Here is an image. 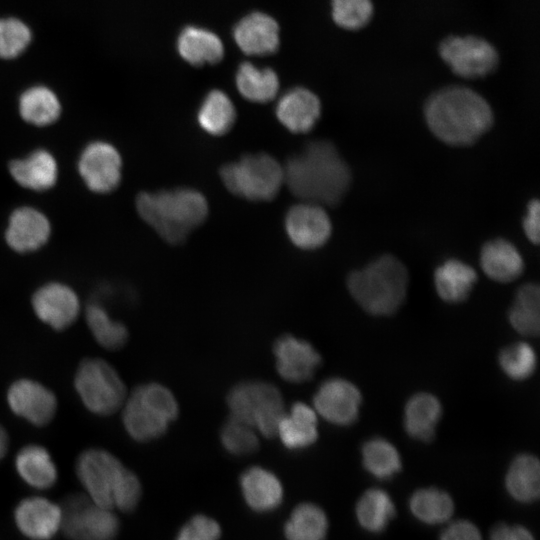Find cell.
Listing matches in <instances>:
<instances>
[{
    "instance_id": "cell-1",
    "label": "cell",
    "mask_w": 540,
    "mask_h": 540,
    "mask_svg": "<svg viewBox=\"0 0 540 540\" xmlns=\"http://www.w3.org/2000/svg\"><path fill=\"white\" fill-rule=\"evenodd\" d=\"M284 182L304 202L334 205L346 193L351 173L336 147L324 140L312 141L292 155L283 168Z\"/></svg>"
},
{
    "instance_id": "cell-2",
    "label": "cell",
    "mask_w": 540,
    "mask_h": 540,
    "mask_svg": "<svg viewBox=\"0 0 540 540\" xmlns=\"http://www.w3.org/2000/svg\"><path fill=\"white\" fill-rule=\"evenodd\" d=\"M425 118L430 130L443 142L464 146L475 142L492 125L488 102L477 92L450 86L435 92L426 102Z\"/></svg>"
},
{
    "instance_id": "cell-3",
    "label": "cell",
    "mask_w": 540,
    "mask_h": 540,
    "mask_svg": "<svg viewBox=\"0 0 540 540\" xmlns=\"http://www.w3.org/2000/svg\"><path fill=\"white\" fill-rule=\"evenodd\" d=\"M75 472L85 494L101 507L129 512L138 505L142 493L138 477L110 452L84 450L77 457Z\"/></svg>"
},
{
    "instance_id": "cell-4",
    "label": "cell",
    "mask_w": 540,
    "mask_h": 540,
    "mask_svg": "<svg viewBox=\"0 0 540 540\" xmlns=\"http://www.w3.org/2000/svg\"><path fill=\"white\" fill-rule=\"evenodd\" d=\"M136 208L162 239L174 245L184 242L208 215L205 196L188 187L142 191L136 197Z\"/></svg>"
},
{
    "instance_id": "cell-5",
    "label": "cell",
    "mask_w": 540,
    "mask_h": 540,
    "mask_svg": "<svg viewBox=\"0 0 540 540\" xmlns=\"http://www.w3.org/2000/svg\"><path fill=\"white\" fill-rule=\"evenodd\" d=\"M408 286L404 265L394 256L383 255L364 268L353 271L347 287L355 301L368 313L385 316L398 310Z\"/></svg>"
},
{
    "instance_id": "cell-6",
    "label": "cell",
    "mask_w": 540,
    "mask_h": 540,
    "mask_svg": "<svg viewBox=\"0 0 540 540\" xmlns=\"http://www.w3.org/2000/svg\"><path fill=\"white\" fill-rule=\"evenodd\" d=\"M123 406V425L130 437L140 442L163 435L179 409L172 392L158 383L137 386Z\"/></svg>"
},
{
    "instance_id": "cell-7",
    "label": "cell",
    "mask_w": 540,
    "mask_h": 540,
    "mask_svg": "<svg viewBox=\"0 0 540 540\" xmlns=\"http://www.w3.org/2000/svg\"><path fill=\"white\" fill-rule=\"evenodd\" d=\"M231 418L236 419L271 438L285 414L283 397L271 383L247 380L233 386L227 395Z\"/></svg>"
},
{
    "instance_id": "cell-8",
    "label": "cell",
    "mask_w": 540,
    "mask_h": 540,
    "mask_svg": "<svg viewBox=\"0 0 540 540\" xmlns=\"http://www.w3.org/2000/svg\"><path fill=\"white\" fill-rule=\"evenodd\" d=\"M225 186L249 200H271L284 182L283 167L265 152L247 153L220 168Z\"/></svg>"
},
{
    "instance_id": "cell-9",
    "label": "cell",
    "mask_w": 540,
    "mask_h": 540,
    "mask_svg": "<svg viewBox=\"0 0 540 540\" xmlns=\"http://www.w3.org/2000/svg\"><path fill=\"white\" fill-rule=\"evenodd\" d=\"M74 387L83 405L96 415H110L126 400L124 382L115 368L103 359L82 360L74 375Z\"/></svg>"
},
{
    "instance_id": "cell-10",
    "label": "cell",
    "mask_w": 540,
    "mask_h": 540,
    "mask_svg": "<svg viewBox=\"0 0 540 540\" xmlns=\"http://www.w3.org/2000/svg\"><path fill=\"white\" fill-rule=\"evenodd\" d=\"M61 531L69 540H114L119 520L112 510L93 502L85 493L68 495L61 503Z\"/></svg>"
},
{
    "instance_id": "cell-11",
    "label": "cell",
    "mask_w": 540,
    "mask_h": 540,
    "mask_svg": "<svg viewBox=\"0 0 540 540\" xmlns=\"http://www.w3.org/2000/svg\"><path fill=\"white\" fill-rule=\"evenodd\" d=\"M439 52L454 73L466 78L485 76L498 63L494 46L476 36L448 37L440 44Z\"/></svg>"
},
{
    "instance_id": "cell-12",
    "label": "cell",
    "mask_w": 540,
    "mask_h": 540,
    "mask_svg": "<svg viewBox=\"0 0 540 540\" xmlns=\"http://www.w3.org/2000/svg\"><path fill=\"white\" fill-rule=\"evenodd\" d=\"M6 400L10 410L31 425H48L55 417L58 401L52 390L41 382L20 378L9 386Z\"/></svg>"
},
{
    "instance_id": "cell-13",
    "label": "cell",
    "mask_w": 540,
    "mask_h": 540,
    "mask_svg": "<svg viewBox=\"0 0 540 540\" xmlns=\"http://www.w3.org/2000/svg\"><path fill=\"white\" fill-rule=\"evenodd\" d=\"M361 402V393L353 383L333 377L318 387L313 397V408L329 423L349 426L357 420Z\"/></svg>"
},
{
    "instance_id": "cell-14",
    "label": "cell",
    "mask_w": 540,
    "mask_h": 540,
    "mask_svg": "<svg viewBox=\"0 0 540 540\" xmlns=\"http://www.w3.org/2000/svg\"><path fill=\"white\" fill-rule=\"evenodd\" d=\"M31 305L37 318L57 331L70 327L81 309L74 289L59 281L38 287L32 295Z\"/></svg>"
},
{
    "instance_id": "cell-15",
    "label": "cell",
    "mask_w": 540,
    "mask_h": 540,
    "mask_svg": "<svg viewBox=\"0 0 540 540\" xmlns=\"http://www.w3.org/2000/svg\"><path fill=\"white\" fill-rule=\"evenodd\" d=\"M17 530L29 540H51L61 530L62 509L43 496L20 500L13 510Z\"/></svg>"
},
{
    "instance_id": "cell-16",
    "label": "cell",
    "mask_w": 540,
    "mask_h": 540,
    "mask_svg": "<svg viewBox=\"0 0 540 540\" xmlns=\"http://www.w3.org/2000/svg\"><path fill=\"white\" fill-rule=\"evenodd\" d=\"M121 165V156L113 145L95 141L83 150L78 168L89 189L106 193L118 186L121 179Z\"/></svg>"
},
{
    "instance_id": "cell-17",
    "label": "cell",
    "mask_w": 540,
    "mask_h": 540,
    "mask_svg": "<svg viewBox=\"0 0 540 540\" xmlns=\"http://www.w3.org/2000/svg\"><path fill=\"white\" fill-rule=\"evenodd\" d=\"M285 229L298 248L313 250L324 245L331 234V222L318 204L303 202L293 205L285 216Z\"/></svg>"
},
{
    "instance_id": "cell-18",
    "label": "cell",
    "mask_w": 540,
    "mask_h": 540,
    "mask_svg": "<svg viewBox=\"0 0 540 540\" xmlns=\"http://www.w3.org/2000/svg\"><path fill=\"white\" fill-rule=\"evenodd\" d=\"M503 488L507 497L520 506L540 502V457L531 451H520L508 462Z\"/></svg>"
},
{
    "instance_id": "cell-19",
    "label": "cell",
    "mask_w": 540,
    "mask_h": 540,
    "mask_svg": "<svg viewBox=\"0 0 540 540\" xmlns=\"http://www.w3.org/2000/svg\"><path fill=\"white\" fill-rule=\"evenodd\" d=\"M276 369L279 375L291 383H302L313 376L321 362L317 350L307 341L284 335L273 346Z\"/></svg>"
},
{
    "instance_id": "cell-20",
    "label": "cell",
    "mask_w": 540,
    "mask_h": 540,
    "mask_svg": "<svg viewBox=\"0 0 540 540\" xmlns=\"http://www.w3.org/2000/svg\"><path fill=\"white\" fill-rule=\"evenodd\" d=\"M50 234V222L42 212L32 207H19L9 217L5 241L13 251L24 254L42 248Z\"/></svg>"
},
{
    "instance_id": "cell-21",
    "label": "cell",
    "mask_w": 540,
    "mask_h": 540,
    "mask_svg": "<svg viewBox=\"0 0 540 540\" xmlns=\"http://www.w3.org/2000/svg\"><path fill=\"white\" fill-rule=\"evenodd\" d=\"M233 37L246 54H271L279 47V25L272 16L254 11L235 23Z\"/></svg>"
},
{
    "instance_id": "cell-22",
    "label": "cell",
    "mask_w": 540,
    "mask_h": 540,
    "mask_svg": "<svg viewBox=\"0 0 540 540\" xmlns=\"http://www.w3.org/2000/svg\"><path fill=\"white\" fill-rule=\"evenodd\" d=\"M14 468L19 478L36 490L52 488L58 480V469L49 450L36 443L19 449L14 457Z\"/></svg>"
},
{
    "instance_id": "cell-23",
    "label": "cell",
    "mask_w": 540,
    "mask_h": 540,
    "mask_svg": "<svg viewBox=\"0 0 540 540\" xmlns=\"http://www.w3.org/2000/svg\"><path fill=\"white\" fill-rule=\"evenodd\" d=\"M321 112L318 97L303 87L286 91L276 105L279 121L290 131L302 133L309 131Z\"/></svg>"
},
{
    "instance_id": "cell-24",
    "label": "cell",
    "mask_w": 540,
    "mask_h": 540,
    "mask_svg": "<svg viewBox=\"0 0 540 540\" xmlns=\"http://www.w3.org/2000/svg\"><path fill=\"white\" fill-rule=\"evenodd\" d=\"M240 487L245 502L255 512L273 511L283 499L279 478L260 466L250 467L242 473Z\"/></svg>"
},
{
    "instance_id": "cell-25",
    "label": "cell",
    "mask_w": 540,
    "mask_h": 540,
    "mask_svg": "<svg viewBox=\"0 0 540 540\" xmlns=\"http://www.w3.org/2000/svg\"><path fill=\"white\" fill-rule=\"evenodd\" d=\"M483 272L492 280L507 283L523 272L524 260L517 247L503 238L486 242L480 252Z\"/></svg>"
},
{
    "instance_id": "cell-26",
    "label": "cell",
    "mask_w": 540,
    "mask_h": 540,
    "mask_svg": "<svg viewBox=\"0 0 540 540\" xmlns=\"http://www.w3.org/2000/svg\"><path fill=\"white\" fill-rule=\"evenodd\" d=\"M277 435L290 450L304 449L314 444L318 439V419L314 408L303 402L294 403L280 421Z\"/></svg>"
},
{
    "instance_id": "cell-27",
    "label": "cell",
    "mask_w": 540,
    "mask_h": 540,
    "mask_svg": "<svg viewBox=\"0 0 540 540\" xmlns=\"http://www.w3.org/2000/svg\"><path fill=\"white\" fill-rule=\"evenodd\" d=\"M441 415L442 406L438 398L427 392L417 393L405 405L404 429L414 440L431 441Z\"/></svg>"
},
{
    "instance_id": "cell-28",
    "label": "cell",
    "mask_w": 540,
    "mask_h": 540,
    "mask_svg": "<svg viewBox=\"0 0 540 540\" xmlns=\"http://www.w3.org/2000/svg\"><path fill=\"white\" fill-rule=\"evenodd\" d=\"M180 55L194 65L216 63L224 55V45L213 31L194 25L185 26L177 38Z\"/></svg>"
},
{
    "instance_id": "cell-29",
    "label": "cell",
    "mask_w": 540,
    "mask_h": 540,
    "mask_svg": "<svg viewBox=\"0 0 540 540\" xmlns=\"http://www.w3.org/2000/svg\"><path fill=\"white\" fill-rule=\"evenodd\" d=\"M9 170L17 183L36 191L51 188L57 180L56 161L45 150H37L24 159L12 161Z\"/></svg>"
},
{
    "instance_id": "cell-30",
    "label": "cell",
    "mask_w": 540,
    "mask_h": 540,
    "mask_svg": "<svg viewBox=\"0 0 540 540\" xmlns=\"http://www.w3.org/2000/svg\"><path fill=\"white\" fill-rule=\"evenodd\" d=\"M476 281V271L458 259L446 260L434 273L435 289L439 297L449 303L464 301Z\"/></svg>"
},
{
    "instance_id": "cell-31",
    "label": "cell",
    "mask_w": 540,
    "mask_h": 540,
    "mask_svg": "<svg viewBox=\"0 0 540 540\" xmlns=\"http://www.w3.org/2000/svg\"><path fill=\"white\" fill-rule=\"evenodd\" d=\"M511 326L521 335L540 337V283L523 284L508 312Z\"/></svg>"
},
{
    "instance_id": "cell-32",
    "label": "cell",
    "mask_w": 540,
    "mask_h": 540,
    "mask_svg": "<svg viewBox=\"0 0 540 540\" xmlns=\"http://www.w3.org/2000/svg\"><path fill=\"white\" fill-rule=\"evenodd\" d=\"M395 514L396 508L392 498L380 488L366 490L355 506L359 525L370 533L384 531Z\"/></svg>"
},
{
    "instance_id": "cell-33",
    "label": "cell",
    "mask_w": 540,
    "mask_h": 540,
    "mask_svg": "<svg viewBox=\"0 0 540 540\" xmlns=\"http://www.w3.org/2000/svg\"><path fill=\"white\" fill-rule=\"evenodd\" d=\"M409 509L412 515L427 525L450 522L455 510L452 497L436 487L420 488L411 495Z\"/></svg>"
},
{
    "instance_id": "cell-34",
    "label": "cell",
    "mask_w": 540,
    "mask_h": 540,
    "mask_svg": "<svg viewBox=\"0 0 540 540\" xmlns=\"http://www.w3.org/2000/svg\"><path fill=\"white\" fill-rule=\"evenodd\" d=\"M329 521L325 511L314 503H301L284 525L287 540H326Z\"/></svg>"
},
{
    "instance_id": "cell-35",
    "label": "cell",
    "mask_w": 540,
    "mask_h": 540,
    "mask_svg": "<svg viewBox=\"0 0 540 540\" xmlns=\"http://www.w3.org/2000/svg\"><path fill=\"white\" fill-rule=\"evenodd\" d=\"M235 80L239 92L256 102L270 101L279 89V79L272 68L257 67L249 61L238 65Z\"/></svg>"
},
{
    "instance_id": "cell-36",
    "label": "cell",
    "mask_w": 540,
    "mask_h": 540,
    "mask_svg": "<svg viewBox=\"0 0 540 540\" xmlns=\"http://www.w3.org/2000/svg\"><path fill=\"white\" fill-rule=\"evenodd\" d=\"M361 455L365 470L377 479H389L401 470L402 460L398 449L383 437L366 440Z\"/></svg>"
},
{
    "instance_id": "cell-37",
    "label": "cell",
    "mask_w": 540,
    "mask_h": 540,
    "mask_svg": "<svg viewBox=\"0 0 540 540\" xmlns=\"http://www.w3.org/2000/svg\"><path fill=\"white\" fill-rule=\"evenodd\" d=\"M235 118L236 110L232 100L220 89H212L206 94L197 113L201 127L213 135L227 132Z\"/></svg>"
},
{
    "instance_id": "cell-38",
    "label": "cell",
    "mask_w": 540,
    "mask_h": 540,
    "mask_svg": "<svg viewBox=\"0 0 540 540\" xmlns=\"http://www.w3.org/2000/svg\"><path fill=\"white\" fill-rule=\"evenodd\" d=\"M84 315L91 334L97 343L105 349L117 350L127 342L126 326L111 318L100 303L90 302L87 304Z\"/></svg>"
},
{
    "instance_id": "cell-39",
    "label": "cell",
    "mask_w": 540,
    "mask_h": 540,
    "mask_svg": "<svg viewBox=\"0 0 540 540\" xmlns=\"http://www.w3.org/2000/svg\"><path fill=\"white\" fill-rule=\"evenodd\" d=\"M19 111L25 121L45 126L57 120L61 107L57 96L49 88L35 86L21 95Z\"/></svg>"
},
{
    "instance_id": "cell-40",
    "label": "cell",
    "mask_w": 540,
    "mask_h": 540,
    "mask_svg": "<svg viewBox=\"0 0 540 540\" xmlns=\"http://www.w3.org/2000/svg\"><path fill=\"white\" fill-rule=\"evenodd\" d=\"M502 371L514 381L528 379L537 367V355L526 342H515L505 346L498 355Z\"/></svg>"
},
{
    "instance_id": "cell-41",
    "label": "cell",
    "mask_w": 540,
    "mask_h": 540,
    "mask_svg": "<svg viewBox=\"0 0 540 540\" xmlns=\"http://www.w3.org/2000/svg\"><path fill=\"white\" fill-rule=\"evenodd\" d=\"M220 440L230 454L237 456L253 453L259 447L256 431L231 417L221 429Z\"/></svg>"
},
{
    "instance_id": "cell-42",
    "label": "cell",
    "mask_w": 540,
    "mask_h": 540,
    "mask_svg": "<svg viewBox=\"0 0 540 540\" xmlns=\"http://www.w3.org/2000/svg\"><path fill=\"white\" fill-rule=\"evenodd\" d=\"M31 41V31L25 23L15 18L0 19V57L20 55Z\"/></svg>"
},
{
    "instance_id": "cell-43",
    "label": "cell",
    "mask_w": 540,
    "mask_h": 540,
    "mask_svg": "<svg viewBox=\"0 0 540 540\" xmlns=\"http://www.w3.org/2000/svg\"><path fill=\"white\" fill-rule=\"evenodd\" d=\"M373 13L367 0H335L332 2V17L336 24L346 29H359L368 23Z\"/></svg>"
},
{
    "instance_id": "cell-44",
    "label": "cell",
    "mask_w": 540,
    "mask_h": 540,
    "mask_svg": "<svg viewBox=\"0 0 540 540\" xmlns=\"http://www.w3.org/2000/svg\"><path fill=\"white\" fill-rule=\"evenodd\" d=\"M221 528L217 521L206 515H195L180 529L176 540H218Z\"/></svg>"
},
{
    "instance_id": "cell-45",
    "label": "cell",
    "mask_w": 540,
    "mask_h": 540,
    "mask_svg": "<svg viewBox=\"0 0 540 540\" xmlns=\"http://www.w3.org/2000/svg\"><path fill=\"white\" fill-rule=\"evenodd\" d=\"M487 540H537V537L522 523L502 521L491 528Z\"/></svg>"
},
{
    "instance_id": "cell-46",
    "label": "cell",
    "mask_w": 540,
    "mask_h": 540,
    "mask_svg": "<svg viewBox=\"0 0 540 540\" xmlns=\"http://www.w3.org/2000/svg\"><path fill=\"white\" fill-rule=\"evenodd\" d=\"M439 540H484L479 527L471 520L457 519L448 522Z\"/></svg>"
},
{
    "instance_id": "cell-47",
    "label": "cell",
    "mask_w": 540,
    "mask_h": 540,
    "mask_svg": "<svg viewBox=\"0 0 540 540\" xmlns=\"http://www.w3.org/2000/svg\"><path fill=\"white\" fill-rule=\"evenodd\" d=\"M522 225L526 237L533 244L540 246V200L534 199L529 202Z\"/></svg>"
},
{
    "instance_id": "cell-48",
    "label": "cell",
    "mask_w": 540,
    "mask_h": 540,
    "mask_svg": "<svg viewBox=\"0 0 540 540\" xmlns=\"http://www.w3.org/2000/svg\"><path fill=\"white\" fill-rule=\"evenodd\" d=\"M9 448V436L7 431L0 425V460L6 455Z\"/></svg>"
}]
</instances>
